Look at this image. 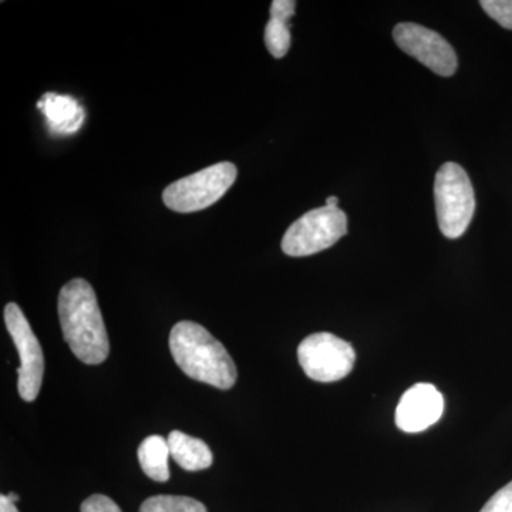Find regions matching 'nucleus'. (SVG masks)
<instances>
[{
  "mask_svg": "<svg viewBox=\"0 0 512 512\" xmlns=\"http://www.w3.org/2000/svg\"><path fill=\"white\" fill-rule=\"evenodd\" d=\"M59 319L64 340L77 359L100 365L109 357L110 342L93 286L72 279L59 295Z\"/></svg>",
  "mask_w": 512,
  "mask_h": 512,
  "instance_id": "nucleus-1",
  "label": "nucleus"
},
{
  "mask_svg": "<svg viewBox=\"0 0 512 512\" xmlns=\"http://www.w3.org/2000/svg\"><path fill=\"white\" fill-rule=\"evenodd\" d=\"M170 350L175 363L191 379L228 390L237 382V366L224 345L204 326L183 320L171 329Z\"/></svg>",
  "mask_w": 512,
  "mask_h": 512,
  "instance_id": "nucleus-2",
  "label": "nucleus"
},
{
  "mask_svg": "<svg viewBox=\"0 0 512 512\" xmlns=\"http://www.w3.org/2000/svg\"><path fill=\"white\" fill-rule=\"evenodd\" d=\"M434 201L441 234L450 239L460 238L476 211L473 184L461 165H441L434 181Z\"/></svg>",
  "mask_w": 512,
  "mask_h": 512,
  "instance_id": "nucleus-3",
  "label": "nucleus"
},
{
  "mask_svg": "<svg viewBox=\"0 0 512 512\" xmlns=\"http://www.w3.org/2000/svg\"><path fill=\"white\" fill-rule=\"evenodd\" d=\"M237 175V167L228 161L211 165L168 185L163 192L164 204L181 214L205 210L227 194Z\"/></svg>",
  "mask_w": 512,
  "mask_h": 512,
  "instance_id": "nucleus-4",
  "label": "nucleus"
},
{
  "mask_svg": "<svg viewBox=\"0 0 512 512\" xmlns=\"http://www.w3.org/2000/svg\"><path fill=\"white\" fill-rule=\"evenodd\" d=\"M348 234V217L339 208L322 207L311 210L293 222L282 239L286 255L309 256L335 245Z\"/></svg>",
  "mask_w": 512,
  "mask_h": 512,
  "instance_id": "nucleus-5",
  "label": "nucleus"
},
{
  "mask_svg": "<svg viewBox=\"0 0 512 512\" xmlns=\"http://www.w3.org/2000/svg\"><path fill=\"white\" fill-rule=\"evenodd\" d=\"M299 365L315 382L332 383L345 379L355 366L356 353L349 342L332 333H313L298 348Z\"/></svg>",
  "mask_w": 512,
  "mask_h": 512,
  "instance_id": "nucleus-6",
  "label": "nucleus"
},
{
  "mask_svg": "<svg viewBox=\"0 0 512 512\" xmlns=\"http://www.w3.org/2000/svg\"><path fill=\"white\" fill-rule=\"evenodd\" d=\"M5 323L20 357L18 390L25 402H33L42 387L45 357L42 346L30 328L29 320L16 303L5 308Z\"/></svg>",
  "mask_w": 512,
  "mask_h": 512,
  "instance_id": "nucleus-7",
  "label": "nucleus"
},
{
  "mask_svg": "<svg viewBox=\"0 0 512 512\" xmlns=\"http://www.w3.org/2000/svg\"><path fill=\"white\" fill-rule=\"evenodd\" d=\"M396 45L439 76L450 77L457 70V55L450 43L434 30L417 23H399L393 29Z\"/></svg>",
  "mask_w": 512,
  "mask_h": 512,
  "instance_id": "nucleus-8",
  "label": "nucleus"
},
{
  "mask_svg": "<svg viewBox=\"0 0 512 512\" xmlns=\"http://www.w3.org/2000/svg\"><path fill=\"white\" fill-rule=\"evenodd\" d=\"M444 399L430 383H417L407 390L396 410V424L406 433H420L440 420Z\"/></svg>",
  "mask_w": 512,
  "mask_h": 512,
  "instance_id": "nucleus-9",
  "label": "nucleus"
},
{
  "mask_svg": "<svg viewBox=\"0 0 512 512\" xmlns=\"http://www.w3.org/2000/svg\"><path fill=\"white\" fill-rule=\"evenodd\" d=\"M37 109L46 117L47 126L56 136L77 133L86 120V111L74 97L46 93L37 101Z\"/></svg>",
  "mask_w": 512,
  "mask_h": 512,
  "instance_id": "nucleus-10",
  "label": "nucleus"
},
{
  "mask_svg": "<svg viewBox=\"0 0 512 512\" xmlns=\"http://www.w3.org/2000/svg\"><path fill=\"white\" fill-rule=\"evenodd\" d=\"M171 457L187 471H200L212 466V451L207 443L188 436L183 431H171L168 436Z\"/></svg>",
  "mask_w": 512,
  "mask_h": 512,
  "instance_id": "nucleus-11",
  "label": "nucleus"
},
{
  "mask_svg": "<svg viewBox=\"0 0 512 512\" xmlns=\"http://www.w3.org/2000/svg\"><path fill=\"white\" fill-rule=\"evenodd\" d=\"M168 441L161 436H150L138 447V461L144 473L157 483H165L170 478Z\"/></svg>",
  "mask_w": 512,
  "mask_h": 512,
  "instance_id": "nucleus-12",
  "label": "nucleus"
},
{
  "mask_svg": "<svg viewBox=\"0 0 512 512\" xmlns=\"http://www.w3.org/2000/svg\"><path fill=\"white\" fill-rule=\"evenodd\" d=\"M140 512H207L205 505L183 495H156L147 498Z\"/></svg>",
  "mask_w": 512,
  "mask_h": 512,
  "instance_id": "nucleus-13",
  "label": "nucleus"
},
{
  "mask_svg": "<svg viewBox=\"0 0 512 512\" xmlns=\"http://www.w3.org/2000/svg\"><path fill=\"white\" fill-rule=\"evenodd\" d=\"M265 45L275 59H282L291 47V30L288 22L271 18L265 28Z\"/></svg>",
  "mask_w": 512,
  "mask_h": 512,
  "instance_id": "nucleus-14",
  "label": "nucleus"
},
{
  "mask_svg": "<svg viewBox=\"0 0 512 512\" xmlns=\"http://www.w3.org/2000/svg\"><path fill=\"white\" fill-rule=\"evenodd\" d=\"M480 5L498 25L512 30V0H481Z\"/></svg>",
  "mask_w": 512,
  "mask_h": 512,
  "instance_id": "nucleus-15",
  "label": "nucleus"
},
{
  "mask_svg": "<svg viewBox=\"0 0 512 512\" xmlns=\"http://www.w3.org/2000/svg\"><path fill=\"white\" fill-rule=\"evenodd\" d=\"M480 512H512V481L495 493Z\"/></svg>",
  "mask_w": 512,
  "mask_h": 512,
  "instance_id": "nucleus-16",
  "label": "nucleus"
},
{
  "mask_svg": "<svg viewBox=\"0 0 512 512\" xmlns=\"http://www.w3.org/2000/svg\"><path fill=\"white\" fill-rule=\"evenodd\" d=\"M82 512H121L119 505L106 495L94 494L83 501Z\"/></svg>",
  "mask_w": 512,
  "mask_h": 512,
  "instance_id": "nucleus-17",
  "label": "nucleus"
},
{
  "mask_svg": "<svg viewBox=\"0 0 512 512\" xmlns=\"http://www.w3.org/2000/svg\"><path fill=\"white\" fill-rule=\"evenodd\" d=\"M296 2L293 0H274L271 5V18L281 19L284 22L291 20L295 15Z\"/></svg>",
  "mask_w": 512,
  "mask_h": 512,
  "instance_id": "nucleus-18",
  "label": "nucleus"
},
{
  "mask_svg": "<svg viewBox=\"0 0 512 512\" xmlns=\"http://www.w3.org/2000/svg\"><path fill=\"white\" fill-rule=\"evenodd\" d=\"M0 512H19L16 505L9 500L8 495L0 497Z\"/></svg>",
  "mask_w": 512,
  "mask_h": 512,
  "instance_id": "nucleus-19",
  "label": "nucleus"
},
{
  "mask_svg": "<svg viewBox=\"0 0 512 512\" xmlns=\"http://www.w3.org/2000/svg\"><path fill=\"white\" fill-rule=\"evenodd\" d=\"M339 204V198L338 197H329L328 200H326L325 205L329 208H338Z\"/></svg>",
  "mask_w": 512,
  "mask_h": 512,
  "instance_id": "nucleus-20",
  "label": "nucleus"
},
{
  "mask_svg": "<svg viewBox=\"0 0 512 512\" xmlns=\"http://www.w3.org/2000/svg\"><path fill=\"white\" fill-rule=\"evenodd\" d=\"M8 498L10 501H12L13 504L18 503V501H19V495L15 494V493L8 494Z\"/></svg>",
  "mask_w": 512,
  "mask_h": 512,
  "instance_id": "nucleus-21",
  "label": "nucleus"
}]
</instances>
